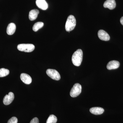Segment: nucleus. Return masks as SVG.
I'll use <instances>...</instances> for the list:
<instances>
[{
    "instance_id": "f257e3e1",
    "label": "nucleus",
    "mask_w": 123,
    "mask_h": 123,
    "mask_svg": "<svg viewBox=\"0 0 123 123\" xmlns=\"http://www.w3.org/2000/svg\"><path fill=\"white\" fill-rule=\"evenodd\" d=\"M83 59V52L78 49L73 54L72 60L73 64L75 66H79L81 64Z\"/></svg>"
},
{
    "instance_id": "f03ea898",
    "label": "nucleus",
    "mask_w": 123,
    "mask_h": 123,
    "mask_svg": "<svg viewBox=\"0 0 123 123\" xmlns=\"http://www.w3.org/2000/svg\"><path fill=\"white\" fill-rule=\"evenodd\" d=\"M76 25V20L75 17L73 15L68 16L65 24V28L66 31H72L74 29Z\"/></svg>"
},
{
    "instance_id": "7ed1b4c3",
    "label": "nucleus",
    "mask_w": 123,
    "mask_h": 123,
    "mask_svg": "<svg viewBox=\"0 0 123 123\" xmlns=\"http://www.w3.org/2000/svg\"><path fill=\"white\" fill-rule=\"evenodd\" d=\"M35 47L32 44H20L17 46L18 50L26 52H31L34 50Z\"/></svg>"
},
{
    "instance_id": "20e7f679",
    "label": "nucleus",
    "mask_w": 123,
    "mask_h": 123,
    "mask_svg": "<svg viewBox=\"0 0 123 123\" xmlns=\"http://www.w3.org/2000/svg\"><path fill=\"white\" fill-rule=\"evenodd\" d=\"M81 85L78 83L75 84L70 91V96L73 98L78 97L81 93Z\"/></svg>"
},
{
    "instance_id": "39448f33",
    "label": "nucleus",
    "mask_w": 123,
    "mask_h": 123,
    "mask_svg": "<svg viewBox=\"0 0 123 123\" xmlns=\"http://www.w3.org/2000/svg\"><path fill=\"white\" fill-rule=\"evenodd\" d=\"M46 73L53 80H59L61 79L59 73L55 69H49L46 70Z\"/></svg>"
},
{
    "instance_id": "423d86ee",
    "label": "nucleus",
    "mask_w": 123,
    "mask_h": 123,
    "mask_svg": "<svg viewBox=\"0 0 123 123\" xmlns=\"http://www.w3.org/2000/svg\"><path fill=\"white\" fill-rule=\"evenodd\" d=\"M14 98L13 93L12 92H10L8 94L6 95L4 98L3 103L6 105H9L13 101Z\"/></svg>"
},
{
    "instance_id": "0eeeda50",
    "label": "nucleus",
    "mask_w": 123,
    "mask_h": 123,
    "mask_svg": "<svg viewBox=\"0 0 123 123\" xmlns=\"http://www.w3.org/2000/svg\"><path fill=\"white\" fill-rule=\"evenodd\" d=\"M98 36L100 39L103 41H109L110 39V35L103 30H101L98 31Z\"/></svg>"
},
{
    "instance_id": "6e6552de",
    "label": "nucleus",
    "mask_w": 123,
    "mask_h": 123,
    "mask_svg": "<svg viewBox=\"0 0 123 123\" xmlns=\"http://www.w3.org/2000/svg\"><path fill=\"white\" fill-rule=\"evenodd\" d=\"M120 64L119 62L117 61L113 60L110 61L107 65V68L109 70L116 69L119 67Z\"/></svg>"
},
{
    "instance_id": "1a4fd4ad",
    "label": "nucleus",
    "mask_w": 123,
    "mask_h": 123,
    "mask_svg": "<svg viewBox=\"0 0 123 123\" xmlns=\"http://www.w3.org/2000/svg\"><path fill=\"white\" fill-rule=\"evenodd\" d=\"M20 78L23 82L27 85H29L32 82V78L30 75L25 73H22L20 76Z\"/></svg>"
},
{
    "instance_id": "9d476101",
    "label": "nucleus",
    "mask_w": 123,
    "mask_h": 123,
    "mask_svg": "<svg viewBox=\"0 0 123 123\" xmlns=\"http://www.w3.org/2000/svg\"><path fill=\"white\" fill-rule=\"evenodd\" d=\"M104 7L105 8H108L110 10L115 9L116 7V3L115 0H107L104 2Z\"/></svg>"
},
{
    "instance_id": "9b49d317",
    "label": "nucleus",
    "mask_w": 123,
    "mask_h": 123,
    "mask_svg": "<svg viewBox=\"0 0 123 123\" xmlns=\"http://www.w3.org/2000/svg\"><path fill=\"white\" fill-rule=\"evenodd\" d=\"M36 3L37 6L43 10H46L48 8V5L45 0H36Z\"/></svg>"
},
{
    "instance_id": "f8f14e48",
    "label": "nucleus",
    "mask_w": 123,
    "mask_h": 123,
    "mask_svg": "<svg viewBox=\"0 0 123 123\" xmlns=\"http://www.w3.org/2000/svg\"><path fill=\"white\" fill-rule=\"evenodd\" d=\"M91 113L95 115H99L103 114L104 109L100 107H94L91 108L90 110Z\"/></svg>"
},
{
    "instance_id": "ddd939ff",
    "label": "nucleus",
    "mask_w": 123,
    "mask_h": 123,
    "mask_svg": "<svg viewBox=\"0 0 123 123\" xmlns=\"http://www.w3.org/2000/svg\"><path fill=\"white\" fill-rule=\"evenodd\" d=\"M16 29V25L14 23H10L7 27V34L9 35L13 34L15 33Z\"/></svg>"
},
{
    "instance_id": "4468645a",
    "label": "nucleus",
    "mask_w": 123,
    "mask_h": 123,
    "mask_svg": "<svg viewBox=\"0 0 123 123\" xmlns=\"http://www.w3.org/2000/svg\"><path fill=\"white\" fill-rule=\"evenodd\" d=\"M39 11L37 9H33L31 10L29 12V18L31 21L36 20Z\"/></svg>"
},
{
    "instance_id": "2eb2a0df",
    "label": "nucleus",
    "mask_w": 123,
    "mask_h": 123,
    "mask_svg": "<svg viewBox=\"0 0 123 123\" xmlns=\"http://www.w3.org/2000/svg\"><path fill=\"white\" fill-rule=\"evenodd\" d=\"M44 25L43 23L39 22L35 23L34 24L33 27V30L34 31H37L39 29L42 28Z\"/></svg>"
},
{
    "instance_id": "dca6fc26",
    "label": "nucleus",
    "mask_w": 123,
    "mask_h": 123,
    "mask_svg": "<svg viewBox=\"0 0 123 123\" xmlns=\"http://www.w3.org/2000/svg\"><path fill=\"white\" fill-rule=\"evenodd\" d=\"M57 121V117L54 115H51L48 117L46 123H56Z\"/></svg>"
},
{
    "instance_id": "f3484780",
    "label": "nucleus",
    "mask_w": 123,
    "mask_h": 123,
    "mask_svg": "<svg viewBox=\"0 0 123 123\" xmlns=\"http://www.w3.org/2000/svg\"><path fill=\"white\" fill-rule=\"evenodd\" d=\"M9 74V70L8 69L4 68L0 69V77H3L6 76Z\"/></svg>"
},
{
    "instance_id": "a211bd4d",
    "label": "nucleus",
    "mask_w": 123,
    "mask_h": 123,
    "mask_svg": "<svg viewBox=\"0 0 123 123\" xmlns=\"http://www.w3.org/2000/svg\"><path fill=\"white\" fill-rule=\"evenodd\" d=\"M18 119L15 117H12L11 119H10L8 121L7 123H17Z\"/></svg>"
},
{
    "instance_id": "6ab92c4d",
    "label": "nucleus",
    "mask_w": 123,
    "mask_h": 123,
    "mask_svg": "<svg viewBox=\"0 0 123 123\" xmlns=\"http://www.w3.org/2000/svg\"><path fill=\"white\" fill-rule=\"evenodd\" d=\"M30 123H39V119L37 117H35L31 120Z\"/></svg>"
},
{
    "instance_id": "aec40b11",
    "label": "nucleus",
    "mask_w": 123,
    "mask_h": 123,
    "mask_svg": "<svg viewBox=\"0 0 123 123\" xmlns=\"http://www.w3.org/2000/svg\"><path fill=\"white\" fill-rule=\"evenodd\" d=\"M120 21L121 24L123 25V17L121 18V19H120Z\"/></svg>"
}]
</instances>
